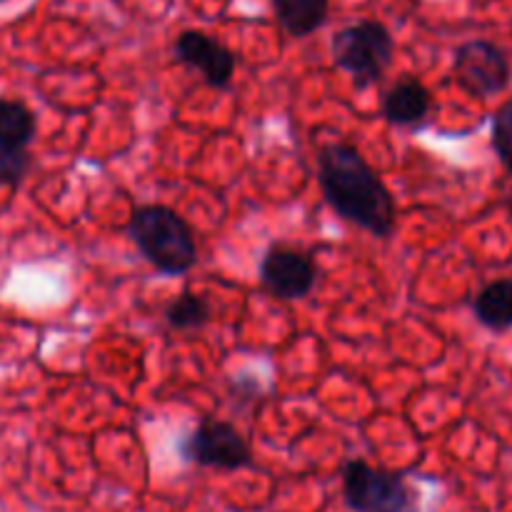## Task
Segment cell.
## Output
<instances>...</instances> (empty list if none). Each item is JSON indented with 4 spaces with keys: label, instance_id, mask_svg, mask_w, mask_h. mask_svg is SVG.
<instances>
[{
    "label": "cell",
    "instance_id": "6da1fadb",
    "mask_svg": "<svg viewBox=\"0 0 512 512\" xmlns=\"http://www.w3.org/2000/svg\"><path fill=\"white\" fill-rule=\"evenodd\" d=\"M318 183L335 215L373 238L388 240L395 230V198L358 148L328 143L318 153Z\"/></svg>",
    "mask_w": 512,
    "mask_h": 512
},
{
    "label": "cell",
    "instance_id": "7a4b0ae2",
    "mask_svg": "<svg viewBox=\"0 0 512 512\" xmlns=\"http://www.w3.org/2000/svg\"><path fill=\"white\" fill-rule=\"evenodd\" d=\"M128 233L138 253L165 278H178L198 265L193 228L168 205L150 203L135 208Z\"/></svg>",
    "mask_w": 512,
    "mask_h": 512
},
{
    "label": "cell",
    "instance_id": "3957f363",
    "mask_svg": "<svg viewBox=\"0 0 512 512\" xmlns=\"http://www.w3.org/2000/svg\"><path fill=\"white\" fill-rule=\"evenodd\" d=\"M330 55L335 68L350 75L355 90H368L393 65L395 38L380 20H358L333 35Z\"/></svg>",
    "mask_w": 512,
    "mask_h": 512
},
{
    "label": "cell",
    "instance_id": "277c9868",
    "mask_svg": "<svg viewBox=\"0 0 512 512\" xmlns=\"http://www.w3.org/2000/svg\"><path fill=\"white\" fill-rule=\"evenodd\" d=\"M343 498L353 512H410L413 490L393 470L373 468L365 460L343 465Z\"/></svg>",
    "mask_w": 512,
    "mask_h": 512
},
{
    "label": "cell",
    "instance_id": "5b68a950",
    "mask_svg": "<svg viewBox=\"0 0 512 512\" xmlns=\"http://www.w3.org/2000/svg\"><path fill=\"white\" fill-rule=\"evenodd\" d=\"M180 455L198 468L243 470L253 465V450L245 435L228 420L203 418L180 443Z\"/></svg>",
    "mask_w": 512,
    "mask_h": 512
},
{
    "label": "cell",
    "instance_id": "8992f818",
    "mask_svg": "<svg viewBox=\"0 0 512 512\" xmlns=\"http://www.w3.org/2000/svg\"><path fill=\"white\" fill-rule=\"evenodd\" d=\"M455 83L470 98L488 100L503 93L510 85L512 68L508 55L490 40H468L455 50L453 58Z\"/></svg>",
    "mask_w": 512,
    "mask_h": 512
},
{
    "label": "cell",
    "instance_id": "52a82bcc",
    "mask_svg": "<svg viewBox=\"0 0 512 512\" xmlns=\"http://www.w3.org/2000/svg\"><path fill=\"white\" fill-rule=\"evenodd\" d=\"M258 280L268 295L278 300H300L318 285V265L313 255L288 245H270L260 258Z\"/></svg>",
    "mask_w": 512,
    "mask_h": 512
},
{
    "label": "cell",
    "instance_id": "ba28073f",
    "mask_svg": "<svg viewBox=\"0 0 512 512\" xmlns=\"http://www.w3.org/2000/svg\"><path fill=\"white\" fill-rule=\"evenodd\" d=\"M173 58L185 68L198 70L215 90L230 88L238 68L233 50L203 30H183L173 43Z\"/></svg>",
    "mask_w": 512,
    "mask_h": 512
},
{
    "label": "cell",
    "instance_id": "9c48e42d",
    "mask_svg": "<svg viewBox=\"0 0 512 512\" xmlns=\"http://www.w3.org/2000/svg\"><path fill=\"white\" fill-rule=\"evenodd\" d=\"M433 110V95L418 78H403L383 95L380 113L395 128H420Z\"/></svg>",
    "mask_w": 512,
    "mask_h": 512
},
{
    "label": "cell",
    "instance_id": "30bf717a",
    "mask_svg": "<svg viewBox=\"0 0 512 512\" xmlns=\"http://www.w3.org/2000/svg\"><path fill=\"white\" fill-rule=\"evenodd\" d=\"M270 8L290 38H308L328 20L330 0H270Z\"/></svg>",
    "mask_w": 512,
    "mask_h": 512
},
{
    "label": "cell",
    "instance_id": "8fae6325",
    "mask_svg": "<svg viewBox=\"0 0 512 512\" xmlns=\"http://www.w3.org/2000/svg\"><path fill=\"white\" fill-rule=\"evenodd\" d=\"M473 315L490 333L512 330V278H500L485 285L473 298Z\"/></svg>",
    "mask_w": 512,
    "mask_h": 512
},
{
    "label": "cell",
    "instance_id": "7c38bea8",
    "mask_svg": "<svg viewBox=\"0 0 512 512\" xmlns=\"http://www.w3.org/2000/svg\"><path fill=\"white\" fill-rule=\"evenodd\" d=\"M163 318L170 330H178V333H200L213 320V305L203 295H195L185 290V293L175 295L165 305Z\"/></svg>",
    "mask_w": 512,
    "mask_h": 512
},
{
    "label": "cell",
    "instance_id": "4fadbf2b",
    "mask_svg": "<svg viewBox=\"0 0 512 512\" xmlns=\"http://www.w3.org/2000/svg\"><path fill=\"white\" fill-rule=\"evenodd\" d=\"M35 138V115L20 100H0V148L28 150Z\"/></svg>",
    "mask_w": 512,
    "mask_h": 512
},
{
    "label": "cell",
    "instance_id": "5bb4252c",
    "mask_svg": "<svg viewBox=\"0 0 512 512\" xmlns=\"http://www.w3.org/2000/svg\"><path fill=\"white\" fill-rule=\"evenodd\" d=\"M490 143L495 155L505 170L512 173V98L505 100L493 115V130H490Z\"/></svg>",
    "mask_w": 512,
    "mask_h": 512
},
{
    "label": "cell",
    "instance_id": "9a60e30c",
    "mask_svg": "<svg viewBox=\"0 0 512 512\" xmlns=\"http://www.w3.org/2000/svg\"><path fill=\"white\" fill-rule=\"evenodd\" d=\"M30 168V155L28 150H13V148H0V185H15L28 175Z\"/></svg>",
    "mask_w": 512,
    "mask_h": 512
},
{
    "label": "cell",
    "instance_id": "2e32d148",
    "mask_svg": "<svg viewBox=\"0 0 512 512\" xmlns=\"http://www.w3.org/2000/svg\"><path fill=\"white\" fill-rule=\"evenodd\" d=\"M510 205H512V198H510Z\"/></svg>",
    "mask_w": 512,
    "mask_h": 512
},
{
    "label": "cell",
    "instance_id": "e0dca14e",
    "mask_svg": "<svg viewBox=\"0 0 512 512\" xmlns=\"http://www.w3.org/2000/svg\"><path fill=\"white\" fill-rule=\"evenodd\" d=\"M0 3H3V0H0Z\"/></svg>",
    "mask_w": 512,
    "mask_h": 512
}]
</instances>
